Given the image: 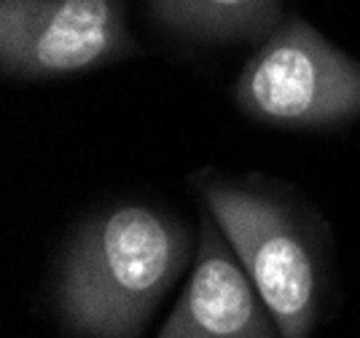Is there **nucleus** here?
I'll list each match as a JSON object with an SVG mask.
<instances>
[{
  "instance_id": "f257e3e1",
  "label": "nucleus",
  "mask_w": 360,
  "mask_h": 338,
  "mask_svg": "<svg viewBox=\"0 0 360 338\" xmlns=\"http://www.w3.org/2000/svg\"><path fill=\"white\" fill-rule=\"evenodd\" d=\"M188 255L183 226L146 204H119L75 239L62 268V314L86 338H135Z\"/></svg>"
},
{
  "instance_id": "f03ea898",
  "label": "nucleus",
  "mask_w": 360,
  "mask_h": 338,
  "mask_svg": "<svg viewBox=\"0 0 360 338\" xmlns=\"http://www.w3.org/2000/svg\"><path fill=\"white\" fill-rule=\"evenodd\" d=\"M196 188L271 311L280 338H309L320 306L315 250L280 199L210 175Z\"/></svg>"
},
{
  "instance_id": "7ed1b4c3",
  "label": "nucleus",
  "mask_w": 360,
  "mask_h": 338,
  "mask_svg": "<svg viewBox=\"0 0 360 338\" xmlns=\"http://www.w3.org/2000/svg\"><path fill=\"white\" fill-rule=\"evenodd\" d=\"M248 116L277 126H330L360 116V62L290 16L258 46L234 84Z\"/></svg>"
},
{
  "instance_id": "20e7f679",
  "label": "nucleus",
  "mask_w": 360,
  "mask_h": 338,
  "mask_svg": "<svg viewBox=\"0 0 360 338\" xmlns=\"http://www.w3.org/2000/svg\"><path fill=\"white\" fill-rule=\"evenodd\" d=\"M135 51L124 0H0L3 75L84 73Z\"/></svg>"
},
{
  "instance_id": "39448f33",
  "label": "nucleus",
  "mask_w": 360,
  "mask_h": 338,
  "mask_svg": "<svg viewBox=\"0 0 360 338\" xmlns=\"http://www.w3.org/2000/svg\"><path fill=\"white\" fill-rule=\"evenodd\" d=\"M274 317L215 218H202L191 280L159 338H274Z\"/></svg>"
},
{
  "instance_id": "423d86ee",
  "label": "nucleus",
  "mask_w": 360,
  "mask_h": 338,
  "mask_svg": "<svg viewBox=\"0 0 360 338\" xmlns=\"http://www.w3.org/2000/svg\"><path fill=\"white\" fill-rule=\"evenodd\" d=\"M167 27L212 41L269 38L280 27V0H150Z\"/></svg>"
}]
</instances>
